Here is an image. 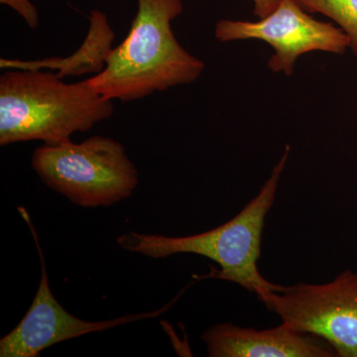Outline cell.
<instances>
[{"instance_id": "7c38bea8", "label": "cell", "mask_w": 357, "mask_h": 357, "mask_svg": "<svg viewBox=\"0 0 357 357\" xmlns=\"http://www.w3.org/2000/svg\"><path fill=\"white\" fill-rule=\"evenodd\" d=\"M280 0H252L255 3V13L257 17L263 18L272 13L278 6Z\"/></svg>"}, {"instance_id": "6da1fadb", "label": "cell", "mask_w": 357, "mask_h": 357, "mask_svg": "<svg viewBox=\"0 0 357 357\" xmlns=\"http://www.w3.org/2000/svg\"><path fill=\"white\" fill-rule=\"evenodd\" d=\"M137 13L128 36L110 52L105 69L88 82L103 98L122 102L194 83L204 63L181 46L172 22L183 0H136Z\"/></svg>"}, {"instance_id": "277c9868", "label": "cell", "mask_w": 357, "mask_h": 357, "mask_svg": "<svg viewBox=\"0 0 357 357\" xmlns=\"http://www.w3.org/2000/svg\"><path fill=\"white\" fill-rule=\"evenodd\" d=\"M32 167L45 185L84 208L109 206L128 199L139 174L126 148L107 136L37 148Z\"/></svg>"}, {"instance_id": "8fae6325", "label": "cell", "mask_w": 357, "mask_h": 357, "mask_svg": "<svg viewBox=\"0 0 357 357\" xmlns=\"http://www.w3.org/2000/svg\"><path fill=\"white\" fill-rule=\"evenodd\" d=\"M0 3L14 9L23 18L28 27L33 30L38 28V10L30 0H0Z\"/></svg>"}, {"instance_id": "5b68a950", "label": "cell", "mask_w": 357, "mask_h": 357, "mask_svg": "<svg viewBox=\"0 0 357 357\" xmlns=\"http://www.w3.org/2000/svg\"><path fill=\"white\" fill-rule=\"evenodd\" d=\"M282 323L323 338L338 357H357V273L326 284L299 283L257 296Z\"/></svg>"}, {"instance_id": "52a82bcc", "label": "cell", "mask_w": 357, "mask_h": 357, "mask_svg": "<svg viewBox=\"0 0 357 357\" xmlns=\"http://www.w3.org/2000/svg\"><path fill=\"white\" fill-rule=\"evenodd\" d=\"M21 213L29 225L33 236L36 241L41 258V280L38 290L29 311L20 321V325L0 340L1 357H36L40 352L52 345L79 337L86 333L103 332L117 326L126 325L141 319L156 318L167 311L174 302L157 311L143 314H126L109 321H89L73 316L66 311L56 300L49 286L48 275L45 267L44 256L37 241L27 213L21 208Z\"/></svg>"}, {"instance_id": "ba28073f", "label": "cell", "mask_w": 357, "mask_h": 357, "mask_svg": "<svg viewBox=\"0 0 357 357\" xmlns=\"http://www.w3.org/2000/svg\"><path fill=\"white\" fill-rule=\"evenodd\" d=\"M211 357H335L323 338L298 332L282 323L270 330L218 324L204 333Z\"/></svg>"}, {"instance_id": "9c48e42d", "label": "cell", "mask_w": 357, "mask_h": 357, "mask_svg": "<svg viewBox=\"0 0 357 357\" xmlns=\"http://www.w3.org/2000/svg\"><path fill=\"white\" fill-rule=\"evenodd\" d=\"M114 32L107 14L93 10L89 15V28L86 40L77 52L67 58H49L42 60L20 61L2 58L1 69L57 70V76H83L100 74L105 67L112 50ZM91 76V77H93Z\"/></svg>"}, {"instance_id": "7a4b0ae2", "label": "cell", "mask_w": 357, "mask_h": 357, "mask_svg": "<svg viewBox=\"0 0 357 357\" xmlns=\"http://www.w3.org/2000/svg\"><path fill=\"white\" fill-rule=\"evenodd\" d=\"M112 100L88 79L68 84L45 70H7L0 77V145L43 141L56 145L114 114Z\"/></svg>"}, {"instance_id": "30bf717a", "label": "cell", "mask_w": 357, "mask_h": 357, "mask_svg": "<svg viewBox=\"0 0 357 357\" xmlns=\"http://www.w3.org/2000/svg\"><path fill=\"white\" fill-rule=\"evenodd\" d=\"M307 13H321L335 21L351 41L357 58V0H296Z\"/></svg>"}, {"instance_id": "3957f363", "label": "cell", "mask_w": 357, "mask_h": 357, "mask_svg": "<svg viewBox=\"0 0 357 357\" xmlns=\"http://www.w3.org/2000/svg\"><path fill=\"white\" fill-rule=\"evenodd\" d=\"M290 150L287 145L260 192L229 222L190 236L126 232L117 237V243L124 250L157 259L181 253L204 256L220 266V271L211 272L204 278L213 277L232 282L257 296L280 291L283 286L271 283L260 273L258 260L261 255L265 220L276 198L279 181L287 164Z\"/></svg>"}, {"instance_id": "8992f818", "label": "cell", "mask_w": 357, "mask_h": 357, "mask_svg": "<svg viewBox=\"0 0 357 357\" xmlns=\"http://www.w3.org/2000/svg\"><path fill=\"white\" fill-rule=\"evenodd\" d=\"M218 41L256 39L274 49L268 67L291 76L296 61L303 54L321 51L344 54L351 41L344 30L314 20L296 0H280L276 8L259 21L222 20L215 25Z\"/></svg>"}]
</instances>
